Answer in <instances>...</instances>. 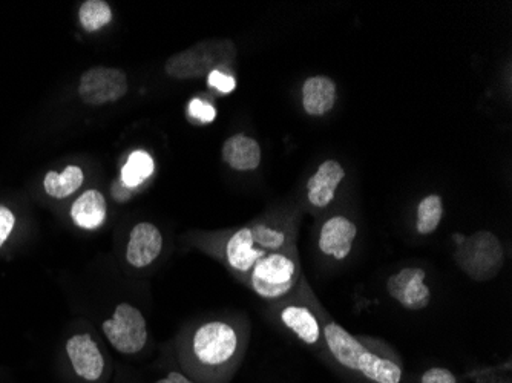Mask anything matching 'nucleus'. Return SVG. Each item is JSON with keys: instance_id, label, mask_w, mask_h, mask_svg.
<instances>
[{"instance_id": "f257e3e1", "label": "nucleus", "mask_w": 512, "mask_h": 383, "mask_svg": "<svg viewBox=\"0 0 512 383\" xmlns=\"http://www.w3.org/2000/svg\"><path fill=\"white\" fill-rule=\"evenodd\" d=\"M249 341L250 322L246 316H207L177 334L175 359L195 383H230L243 364Z\"/></svg>"}, {"instance_id": "f03ea898", "label": "nucleus", "mask_w": 512, "mask_h": 383, "mask_svg": "<svg viewBox=\"0 0 512 383\" xmlns=\"http://www.w3.org/2000/svg\"><path fill=\"white\" fill-rule=\"evenodd\" d=\"M325 350L333 361L371 383H401L404 365L401 357L382 342L348 333L338 322L325 318Z\"/></svg>"}, {"instance_id": "7ed1b4c3", "label": "nucleus", "mask_w": 512, "mask_h": 383, "mask_svg": "<svg viewBox=\"0 0 512 383\" xmlns=\"http://www.w3.org/2000/svg\"><path fill=\"white\" fill-rule=\"evenodd\" d=\"M301 279L298 247L292 246L258 259L243 284L258 298L275 304L292 296Z\"/></svg>"}, {"instance_id": "20e7f679", "label": "nucleus", "mask_w": 512, "mask_h": 383, "mask_svg": "<svg viewBox=\"0 0 512 383\" xmlns=\"http://www.w3.org/2000/svg\"><path fill=\"white\" fill-rule=\"evenodd\" d=\"M189 239L201 252L221 262L240 282L246 279L256 261L267 255L256 247L249 224L221 232H198Z\"/></svg>"}, {"instance_id": "39448f33", "label": "nucleus", "mask_w": 512, "mask_h": 383, "mask_svg": "<svg viewBox=\"0 0 512 383\" xmlns=\"http://www.w3.org/2000/svg\"><path fill=\"white\" fill-rule=\"evenodd\" d=\"M270 310L289 333L307 347L325 350L324 322L327 315L321 310L310 290L309 284L302 276L298 289L289 298L270 304Z\"/></svg>"}, {"instance_id": "423d86ee", "label": "nucleus", "mask_w": 512, "mask_h": 383, "mask_svg": "<svg viewBox=\"0 0 512 383\" xmlns=\"http://www.w3.org/2000/svg\"><path fill=\"white\" fill-rule=\"evenodd\" d=\"M237 53L234 40H203L169 57L165 63V73L175 80L203 79L215 69L232 65L237 59Z\"/></svg>"}, {"instance_id": "0eeeda50", "label": "nucleus", "mask_w": 512, "mask_h": 383, "mask_svg": "<svg viewBox=\"0 0 512 383\" xmlns=\"http://www.w3.org/2000/svg\"><path fill=\"white\" fill-rule=\"evenodd\" d=\"M454 261L473 281H491L505 266V250L496 233L480 230L473 235L457 239Z\"/></svg>"}, {"instance_id": "6e6552de", "label": "nucleus", "mask_w": 512, "mask_h": 383, "mask_svg": "<svg viewBox=\"0 0 512 383\" xmlns=\"http://www.w3.org/2000/svg\"><path fill=\"white\" fill-rule=\"evenodd\" d=\"M66 362L80 383H108L114 367L111 357L92 331H76L65 341Z\"/></svg>"}, {"instance_id": "1a4fd4ad", "label": "nucleus", "mask_w": 512, "mask_h": 383, "mask_svg": "<svg viewBox=\"0 0 512 383\" xmlns=\"http://www.w3.org/2000/svg\"><path fill=\"white\" fill-rule=\"evenodd\" d=\"M100 328L108 344L122 356H138L148 347V321L143 311L129 302L115 305L112 315L103 319Z\"/></svg>"}, {"instance_id": "9d476101", "label": "nucleus", "mask_w": 512, "mask_h": 383, "mask_svg": "<svg viewBox=\"0 0 512 383\" xmlns=\"http://www.w3.org/2000/svg\"><path fill=\"white\" fill-rule=\"evenodd\" d=\"M129 82L123 69L92 66L80 76L77 94L88 106H106L119 102L128 94Z\"/></svg>"}, {"instance_id": "9b49d317", "label": "nucleus", "mask_w": 512, "mask_h": 383, "mask_svg": "<svg viewBox=\"0 0 512 383\" xmlns=\"http://www.w3.org/2000/svg\"><path fill=\"white\" fill-rule=\"evenodd\" d=\"M163 249H165V236L160 227L151 221H140L129 229L125 249H123V259L126 266L142 272L157 262Z\"/></svg>"}, {"instance_id": "f8f14e48", "label": "nucleus", "mask_w": 512, "mask_h": 383, "mask_svg": "<svg viewBox=\"0 0 512 383\" xmlns=\"http://www.w3.org/2000/svg\"><path fill=\"white\" fill-rule=\"evenodd\" d=\"M421 267H405L387 279V293L394 302L408 311H421L430 305L433 293Z\"/></svg>"}, {"instance_id": "ddd939ff", "label": "nucleus", "mask_w": 512, "mask_h": 383, "mask_svg": "<svg viewBox=\"0 0 512 383\" xmlns=\"http://www.w3.org/2000/svg\"><path fill=\"white\" fill-rule=\"evenodd\" d=\"M359 227L347 215H333L322 223L318 233V250L325 258L345 261L358 238Z\"/></svg>"}, {"instance_id": "4468645a", "label": "nucleus", "mask_w": 512, "mask_h": 383, "mask_svg": "<svg viewBox=\"0 0 512 383\" xmlns=\"http://www.w3.org/2000/svg\"><path fill=\"white\" fill-rule=\"evenodd\" d=\"M345 180V169L339 161L325 160L307 181V201L316 210L327 209L335 200L339 184Z\"/></svg>"}, {"instance_id": "2eb2a0df", "label": "nucleus", "mask_w": 512, "mask_h": 383, "mask_svg": "<svg viewBox=\"0 0 512 383\" xmlns=\"http://www.w3.org/2000/svg\"><path fill=\"white\" fill-rule=\"evenodd\" d=\"M69 218L77 229L96 232L108 220V200L99 189H88L69 207Z\"/></svg>"}, {"instance_id": "dca6fc26", "label": "nucleus", "mask_w": 512, "mask_h": 383, "mask_svg": "<svg viewBox=\"0 0 512 383\" xmlns=\"http://www.w3.org/2000/svg\"><path fill=\"white\" fill-rule=\"evenodd\" d=\"M221 157L224 163L234 171L252 172L260 167L263 151L258 140L240 132L224 141Z\"/></svg>"}, {"instance_id": "f3484780", "label": "nucleus", "mask_w": 512, "mask_h": 383, "mask_svg": "<svg viewBox=\"0 0 512 383\" xmlns=\"http://www.w3.org/2000/svg\"><path fill=\"white\" fill-rule=\"evenodd\" d=\"M336 97H338V88L330 77H309L302 85V108L312 117L329 114L335 108Z\"/></svg>"}, {"instance_id": "a211bd4d", "label": "nucleus", "mask_w": 512, "mask_h": 383, "mask_svg": "<svg viewBox=\"0 0 512 383\" xmlns=\"http://www.w3.org/2000/svg\"><path fill=\"white\" fill-rule=\"evenodd\" d=\"M85 183V171L79 164H68L62 172H46L43 177V190L53 200H66L79 192Z\"/></svg>"}, {"instance_id": "6ab92c4d", "label": "nucleus", "mask_w": 512, "mask_h": 383, "mask_svg": "<svg viewBox=\"0 0 512 383\" xmlns=\"http://www.w3.org/2000/svg\"><path fill=\"white\" fill-rule=\"evenodd\" d=\"M154 172L155 161L152 155L143 149H137L126 158L122 172H120V181L123 186L134 192L137 187L143 186L154 175Z\"/></svg>"}, {"instance_id": "aec40b11", "label": "nucleus", "mask_w": 512, "mask_h": 383, "mask_svg": "<svg viewBox=\"0 0 512 383\" xmlns=\"http://www.w3.org/2000/svg\"><path fill=\"white\" fill-rule=\"evenodd\" d=\"M444 198L430 194L422 198L416 209V232L422 236L433 235L444 220Z\"/></svg>"}, {"instance_id": "412c9836", "label": "nucleus", "mask_w": 512, "mask_h": 383, "mask_svg": "<svg viewBox=\"0 0 512 383\" xmlns=\"http://www.w3.org/2000/svg\"><path fill=\"white\" fill-rule=\"evenodd\" d=\"M114 19V11L106 0H85L79 8L80 27L86 33H97L108 27Z\"/></svg>"}, {"instance_id": "4be33fe9", "label": "nucleus", "mask_w": 512, "mask_h": 383, "mask_svg": "<svg viewBox=\"0 0 512 383\" xmlns=\"http://www.w3.org/2000/svg\"><path fill=\"white\" fill-rule=\"evenodd\" d=\"M188 115L194 118L195 122L207 125V123H212L217 118V108L211 103L204 102V100L192 99L189 102Z\"/></svg>"}, {"instance_id": "5701e85b", "label": "nucleus", "mask_w": 512, "mask_h": 383, "mask_svg": "<svg viewBox=\"0 0 512 383\" xmlns=\"http://www.w3.org/2000/svg\"><path fill=\"white\" fill-rule=\"evenodd\" d=\"M17 227V215L11 207L0 204V249L10 241Z\"/></svg>"}, {"instance_id": "b1692460", "label": "nucleus", "mask_w": 512, "mask_h": 383, "mask_svg": "<svg viewBox=\"0 0 512 383\" xmlns=\"http://www.w3.org/2000/svg\"><path fill=\"white\" fill-rule=\"evenodd\" d=\"M207 86L217 89L221 94H230L237 88V80L230 74L224 73L223 69H215L207 76Z\"/></svg>"}, {"instance_id": "393cba45", "label": "nucleus", "mask_w": 512, "mask_h": 383, "mask_svg": "<svg viewBox=\"0 0 512 383\" xmlns=\"http://www.w3.org/2000/svg\"><path fill=\"white\" fill-rule=\"evenodd\" d=\"M421 383H457V379L448 368L433 367L422 374Z\"/></svg>"}, {"instance_id": "a878e982", "label": "nucleus", "mask_w": 512, "mask_h": 383, "mask_svg": "<svg viewBox=\"0 0 512 383\" xmlns=\"http://www.w3.org/2000/svg\"><path fill=\"white\" fill-rule=\"evenodd\" d=\"M154 383H195L191 377L186 376L183 371L172 370L166 376L160 377Z\"/></svg>"}]
</instances>
